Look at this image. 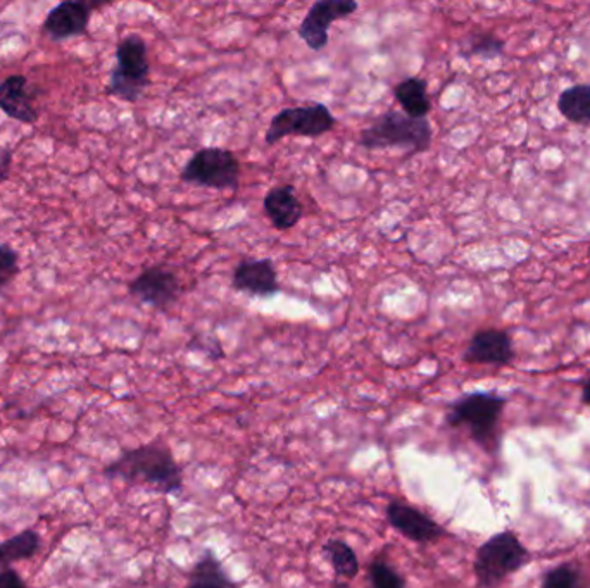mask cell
Here are the masks:
<instances>
[{
	"mask_svg": "<svg viewBox=\"0 0 590 588\" xmlns=\"http://www.w3.org/2000/svg\"><path fill=\"white\" fill-rule=\"evenodd\" d=\"M323 554L328 557L335 575L346 580H355L359 573L358 554L346 540L331 538L323 545Z\"/></svg>",
	"mask_w": 590,
	"mask_h": 588,
	"instance_id": "obj_19",
	"label": "cell"
},
{
	"mask_svg": "<svg viewBox=\"0 0 590 588\" xmlns=\"http://www.w3.org/2000/svg\"><path fill=\"white\" fill-rule=\"evenodd\" d=\"M40 549V537L35 529H23L21 534L0 542V565L24 561Z\"/></svg>",
	"mask_w": 590,
	"mask_h": 588,
	"instance_id": "obj_20",
	"label": "cell"
},
{
	"mask_svg": "<svg viewBox=\"0 0 590 588\" xmlns=\"http://www.w3.org/2000/svg\"><path fill=\"white\" fill-rule=\"evenodd\" d=\"M107 479L140 483L159 494H180L183 489V470L173 452L161 442L146 443L125 451L104 470Z\"/></svg>",
	"mask_w": 590,
	"mask_h": 588,
	"instance_id": "obj_1",
	"label": "cell"
},
{
	"mask_svg": "<svg viewBox=\"0 0 590 588\" xmlns=\"http://www.w3.org/2000/svg\"><path fill=\"white\" fill-rule=\"evenodd\" d=\"M463 359L470 365H512L515 359L512 337L503 329H481L470 340Z\"/></svg>",
	"mask_w": 590,
	"mask_h": 588,
	"instance_id": "obj_12",
	"label": "cell"
},
{
	"mask_svg": "<svg viewBox=\"0 0 590 588\" xmlns=\"http://www.w3.org/2000/svg\"><path fill=\"white\" fill-rule=\"evenodd\" d=\"M337 118L323 103L285 107L273 116L264 141L275 146L287 137L319 138L334 130Z\"/></svg>",
	"mask_w": 590,
	"mask_h": 588,
	"instance_id": "obj_7",
	"label": "cell"
},
{
	"mask_svg": "<svg viewBox=\"0 0 590 588\" xmlns=\"http://www.w3.org/2000/svg\"><path fill=\"white\" fill-rule=\"evenodd\" d=\"M233 291L249 297L268 298L280 294L278 273L268 258L264 260H242L236 264L232 276Z\"/></svg>",
	"mask_w": 590,
	"mask_h": 588,
	"instance_id": "obj_11",
	"label": "cell"
},
{
	"mask_svg": "<svg viewBox=\"0 0 590 588\" xmlns=\"http://www.w3.org/2000/svg\"><path fill=\"white\" fill-rule=\"evenodd\" d=\"M542 588H589V584L577 566L559 565L546 573Z\"/></svg>",
	"mask_w": 590,
	"mask_h": 588,
	"instance_id": "obj_22",
	"label": "cell"
},
{
	"mask_svg": "<svg viewBox=\"0 0 590 588\" xmlns=\"http://www.w3.org/2000/svg\"><path fill=\"white\" fill-rule=\"evenodd\" d=\"M95 4L75 0V2H63L57 8L49 12L45 20V33L55 40L72 39V36L82 35L87 30L91 21L92 9Z\"/></svg>",
	"mask_w": 590,
	"mask_h": 588,
	"instance_id": "obj_13",
	"label": "cell"
},
{
	"mask_svg": "<svg viewBox=\"0 0 590 588\" xmlns=\"http://www.w3.org/2000/svg\"><path fill=\"white\" fill-rule=\"evenodd\" d=\"M149 55L143 36H125L116 49V66L110 71L107 92L125 103H137L149 85Z\"/></svg>",
	"mask_w": 590,
	"mask_h": 588,
	"instance_id": "obj_5",
	"label": "cell"
},
{
	"mask_svg": "<svg viewBox=\"0 0 590 588\" xmlns=\"http://www.w3.org/2000/svg\"><path fill=\"white\" fill-rule=\"evenodd\" d=\"M393 95H396V101L404 111L405 116H410V118H426L430 109H432V103H430L429 98V85L420 76L401 80L393 87Z\"/></svg>",
	"mask_w": 590,
	"mask_h": 588,
	"instance_id": "obj_17",
	"label": "cell"
},
{
	"mask_svg": "<svg viewBox=\"0 0 590 588\" xmlns=\"http://www.w3.org/2000/svg\"><path fill=\"white\" fill-rule=\"evenodd\" d=\"M264 214L278 232H288L304 217V206L292 185L273 187L263 199Z\"/></svg>",
	"mask_w": 590,
	"mask_h": 588,
	"instance_id": "obj_14",
	"label": "cell"
},
{
	"mask_svg": "<svg viewBox=\"0 0 590 588\" xmlns=\"http://www.w3.org/2000/svg\"><path fill=\"white\" fill-rule=\"evenodd\" d=\"M0 109L9 118L24 125H33L39 119L32 94L28 91V80L23 75H12L0 83Z\"/></svg>",
	"mask_w": 590,
	"mask_h": 588,
	"instance_id": "obj_15",
	"label": "cell"
},
{
	"mask_svg": "<svg viewBox=\"0 0 590 588\" xmlns=\"http://www.w3.org/2000/svg\"><path fill=\"white\" fill-rule=\"evenodd\" d=\"M506 405L508 399L494 392L466 393L449 405L445 423L466 428L484 451L494 452L499 449V421Z\"/></svg>",
	"mask_w": 590,
	"mask_h": 588,
	"instance_id": "obj_3",
	"label": "cell"
},
{
	"mask_svg": "<svg viewBox=\"0 0 590 588\" xmlns=\"http://www.w3.org/2000/svg\"><path fill=\"white\" fill-rule=\"evenodd\" d=\"M180 180L201 189L236 190L241 185V161L232 150L204 147L183 166Z\"/></svg>",
	"mask_w": 590,
	"mask_h": 588,
	"instance_id": "obj_6",
	"label": "cell"
},
{
	"mask_svg": "<svg viewBox=\"0 0 590 588\" xmlns=\"http://www.w3.org/2000/svg\"><path fill=\"white\" fill-rule=\"evenodd\" d=\"M358 9L356 0H316L297 28V36L312 51H323L328 45L331 24L352 17Z\"/></svg>",
	"mask_w": 590,
	"mask_h": 588,
	"instance_id": "obj_8",
	"label": "cell"
},
{
	"mask_svg": "<svg viewBox=\"0 0 590 588\" xmlns=\"http://www.w3.org/2000/svg\"><path fill=\"white\" fill-rule=\"evenodd\" d=\"M11 157L9 150L0 154V181H4L9 177V171H11Z\"/></svg>",
	"mask_w": 590,
	"mask_h": 588,
	"instance_id": "obj_26",
	"label": "cell"
},
{
	"mask_svg": "<svg viewBox=\"0 0 590 588\" xmlns=\"http://www.w3.org/2000/svg\"><path fill=\"white\" fill-rule=\"evenodd\" d=\"M371 588H405V580L390 563L377 557L370 565Z\"/></svg>",
	"mask_w": 590,
	"mask_h": 588,
	"instance_id": "obj_23",
	"label": "cell"
},
{
	"mask_svg": "<svg viewBox=\"0 0 590 588\" xmlns=\"http://www.w3.org/2000/svg\"><path fill=\"white\" fill-rule=\"evenodd\" d=\"M128 292L140 303L165 313L180 298L183 286L173 271L150 266L130 283Z\"/></svg>",
	"mask_w": 590,
	"mask_h": 588,
	"instance_id": "obj_9",
	"label": "cell"
},
{
	"mask_svg": "<svg viewBox=\"0 0 590 588\" xmlns=\"http://www.w3.org/2000/svg\"><path fill=\"white\" fill-rule=\"evenodd\" d=\"M504 42L499 36L494 35L491 32H473L461 42V54L465 57H472V55H478V57H497L503 54Z\"/></svg>",
	"mask_w": 590,
	"mask_h": 588,
	"instance_id": "obj_21",
	"label": "cell"
},
{
	"mask_svg": "<svg viewBox=\"0 0 590 588\" xmlns=\"http://www.w3.org/2000/svg\"><path fill=\"white\" fill-rule=\"evenodd\" d=\"M186 588H239L229 577L213 549H204L189 571Z\"/></svg>",
	"mask_w": 590,
	"mask_h": 588,
	"instance_id": "obj_16",
	"label": "cell"
},
{
	"mask_svg": "<svg viewBox=\"0 0 590 588\" xmlns=\"http://www.w3.org/2000/svg\"><path fill=\"white\" fill-rule=\"evenodd\" d=\"M18 275V254L12 249L0 245V288Z\"/></svg>",
	"mask_w": 590,
	"mask_h": 588,
	"instance_id": "obj_24",
	"label": "cell"
},
{
	"mask_svg": "<svg viewBox=\"0 0 590 588\" xmlns=\"http://www.w3.org/2000/svg\"><path fill=\"white\" fill-rule=\"evenodd\" d=\"M0 588H27V584L20 577V573L6 568L0 571Z\"/></svg>",
	"mask_w": 590,
	"mask_h": 588,
	"instance_id": "obj_25",
	"label": "cell"
},
{
	"mask_svg": "<svg viewBox=\"0 0 590 588\" xmlns=\"http://www.w3.org/2000/svg\"><path fill=\"white\" fill-rule=\"evenodd\" d=\"M582 400L583 405L590 406V378H587L586 384H583Z\"/></svg>",
	"mask_w": 590,
	"mask_h": 588,
	"instance_id": "obj_27",
	"label": "cell"
},
{
	"mask_svg": "<svg viewBox=\"0 0 590 588\" xmlns=\"http://www.w3.org/2000/svg\"><path fill=\"white\" fill-rule=\"evenodd\" d=\"M386 514L390 526L414 544H433L447 534L444 526L430 518L429 514L399 498L387 504Z\"/></svg>",
	"mask_w": 590,
	"mask_h": 588,
	"instance_id": "obj_10",
	"label": "cell"
},
{
	"mask_svg": "<svg viewBox=\"0 0 590 588\" xmlns=\"http://www.w3.org/2000/svg\"><path fill=\"white\" fill-rule=\"evenodd\" d=\"M559 113L575 125L590 123V85H575L567 88L558 98Z\"/></svg>",
	"mask_w": 590,
	"mask_h": 588,
	"instance_id": "obj_18",
	"label": "cell"
},
{
	"mask_svg": "<svg viewBox=\"0 0 590 588\" xmlns=\"http://www.w3.org/2000/svg\"><path fill=\"white\" fill-rule=\"evenodd\" d=\"M530 561V554L512 529L492 535L476 550L473 571L481 588H497Z\"/></svg>",
	"mask_w": 590,
	"mask_h": 588,
	"instance_id": "obj_4",
	"label": "cell"
},
{
	"mask_svg": "<svg viewBox=\"0 0 590 588\" xmlns=\"http://www.w3.org/2000/svg\"><path fill=\"white\" fill-rule=\"evenodd\" d=\"M433 128L429 118L414 119L401 111L389 109L358 135V146L367 150L401 149L426 153L432 146Z\"/></svg>",
	"mask_w": 590,
	"mask_h": 588,
	"instance_id": "obj_2",
	"label": "cell"
}]
</instances>
